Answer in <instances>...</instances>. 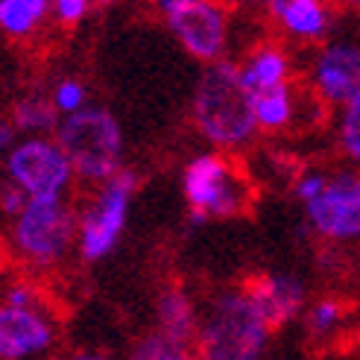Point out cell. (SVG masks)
<instances>
[{"label":"cell","instance_id":"2","mask_svg":"<svg viewBox=\"0 0 360 360\" xmlns=\"http://www.w3.org/2000/svg\"><path fill=\"white\" fill-rule=\"evenodd\" d=\"M269 331L246 290H223L200 322L196 346L202 360H261Z\"/></svg>","mask_w":360,"mask_h":360},{"label":"cell","instance_id":"1","mask_svg":"<svg viewBox=\"0 0 360 360\" xmlns=\"http://www.w3.org/2000/svg\"><path fill=\"white\" fill-rule=\"evenodd\" d=\"M191 115L196 132L214 147L235 150L255 138V97L246 88L238 62L223 56L205 65L193 91Z\"/></svg>","mask_w":360,"mask_h":360},{"label":"cell","instance_id":"33","mask_svg":"<svg viewBox=\"0 0 360 360\" xmlns=\"http://www.w3.org/2000/svg\"><path fill=\"white\" fill-rule=\"evenodd\" d=\"M182 360H193V357H188V354H185V357H182Z\"/></svg>","mask_w":360,"mask_h":360},{"label":"cell","instance_id":"30","mask_svg":"<svg viewBox=\"0 0 360 360\" xmlns=\"http://www.w3.org/2000/svg\"><path fill=\"white\" fill-rule=\"evenodd\" d=\"M74 360H109V357L100 354V352H79Z\"/></svg>","mask_w":360,"mask_h":360},{"label":"cell","instance_id":"23","mask_svg":"<svg viewBox=\"0 0 360 360\" xmlns=\"http://www.w3.org/2000/svg\"><path fill=\"white\" fill-rule=\"evenodd\" d=\"M94 0H56L53 4V15L62 27H77L85 21V15L91 12Z\"/></svg>","mask_w":360,"mask_h":360},{"label":"cell","instance_id":"24","mask_svg":"<svg viewBox=\"0 0 360 360\" xmlns=\"http://www.w3.org/2000/svg\"><path fill=\"white\" fill-rule=\"evenodd\" d=\"M27 202H30V193L21 185H15L12 179L6 185H0V211H4L6 217H18Z\"/></svg>","mask_w":360,"mask_h":360},{"label":"cell","instance_id":"7","mask_svg":"<svg viewBox=\"0 0 360 360\" xmlns=\"http://www.w3.org/2000/svg\"><path fill=\"white\" fill-rule=\"evenodd\" d=\"M6 173L30 196H62L74 179V165L56 138L30 135L9 147Z\"/></svg>","mask_w":360,"mask_h":360},{"label":"cell","instance_id":"18","mask_svg":"<svg viewBox=\"0 0 360 360\" xmlns=\"http://www.w3.org/2000/svg\"><path fill=\"white\" fill-rule=\"evenodd\" d=\"M252 97H255L258 129L278 132V129H287V126L293 123L296 97H293L290 82H287V85H276V88H266V91H258V94H252Z\"/></svg>","mask_w":360,"mask_h":360},{"label":"cell","instance_id":"34","mask_svg":"<svg viewBox=\"0 0 360 360\" xmlns=\"http://www.w3.org/2000/svg\"><path fill=\"white\" fill-rule=\"evenodd\" d=\"M53 4H56V0H53Z\"/></svg>","mask_w":360,"mask_h":360},{"label":"cell","instance_id":"17","mask_svg":"<svg viewBox=\"0 0 360 360\" xmlns=\"http://www.w3.org/2000/svg\"><path fill=\"white\" fill-rule=\"evenodd\" d=\"M12 126L18 132H27V135H47V132H56V126L62 120L59 109L53 105L50 97L44 94H27L12 105Z\"/></svg>","mask_w":360,"mask_h":360},{"label":"cell","instance_id":"16","mask_svg":"<svg viewBox=\"0 0 360 360\" xmlns=\"http://www.w3.org/2000/svg\"><path fill=\"white\" fill-rule=\"evenodd\" d=\"M53 12V0H0V32L12 41H27Z\"/></svg>","mask_w":360,"mask_h":360},{"label":"cell","instance_id":"4","mask_svg":"<svg viewBox=\"0 0 360 360\" xmlns=\"http://www.w3.org/2000/svg\"><path fill=\"white\" fill-rule=\"evenodd\" d=\"M74 214L62 196H30L24 211L15 217V249L32 264H56L74 243Z\"/></svg>","mask_w":360,"mask_h":360},{"label":"cell","instance_id":"11","mask_svg":"<svg viewBox=\"0 0 360 360\" xmlns=\"http://www.w3.org/2000/svg\"><path fill=\"white\" fill-rule=\"evenodd\" d=\"M53 343V326L39 308H15L0 302V360H24L41 354Z\"/></svg>","mask_w":360,"mask_h":360},{"label":"cell","instance_id":"28","mask_svg":"<svg viewBox=\"0 0 360 360\" xmlns=\"http://www.w3.org/2000/svg\"><path fill=\"white\" fill-rule=\"evenodd\" d=\"M229 6H238V9H269L273 0H226Z\"/></svg>","mask_w":360,"mask_h":360},{"label":"cell","instance_id":"26","mask_svg":"<svg viewBox=\"0 0 360 360\" xmlns=\"http://www.w3.org/2000/svg\"><path fill=\"white\" fill-rule=\"evenodd\" d=\"M326 173H316V170H311V173H304L299 182H296V196L302 202H308L311 196H316L319 191H322V185H326Z\"/></svg>","mask_w":360,"mask_h":360},{"label":"cell","instance_id":"9","mask_svg":"<svg viewBox=\"0 0 360 360\" xmlns=\"http://www.w3.org/2000/svg\"><path fill=\"white\" fill-rule=\"evenodd\" d=\"M302 205L319 238L360 240V173L343 170L328 176L322 191Z\"/></svg>","mask_w":360,"mask_h":360},{"label":"cell","instance_id":"22","mask_svg":"<svg viewBox=\"0 0 360 360\" xmlns=\"http://www.w3.org/2000/svg\"><path fill=\"white\" fill-rule=\"evenodd\" d=\"M343 316H346V308L337 299H322L308 314V328H314V334H331L343 322Z\"/></svg>","mask_w":360,"mask_h":360},{"label":"cell","instance_id":"15","mask_svg":"<svg viewBox=\"0 0 360 360\" xmlns=\"http://www.w3.org/2000/svg\"><path fill=\"white\" fill-rule=\"evenodd\" d=\"M155 311H158V331H165L167 337H173L176 343H182V346L196 340L200 322H196L193 304L182 287H165L158 296Z\"/></svg>","mask_w":360,"mask_h":360},{"label":"cell","instance_id":"21","mask_svg":"<svg viewBox=\"0 0 360 360\" xmlns=\"http://www.w3.org/2000/svg\"><path fill=\"white\" fill-rule=\"evenodd\" d=\"M50 100L59 109L62 117L65 115H74V112L82 109V105H88V88L79 79H59L56 85H53Z\"/></svg>","mask_w":360,"mask_h":360},{"label":"cell","instance_id":"31","mask_svg":"<svg viewBox=\"0 0 360 360\" xmlns=\"http://www.w3.org/2000/svg\"><path fill=\"white\" fill-rule=\"evenodd\" d=\"M334 6H343V9H360V0H331Z\"/></svg>","mask_w":360,"mask_h":360},{"label":"cell","instance_id":"3","mask_svg":"<svg viewBox=\"0 0 360 360\" xmlns=\"http://www.w3.org/2000/svg\"><path fill=\"white\" fill-rule=\"evenodd\" d=\"M53 135L68 153L74 173L88 182L103 185L120 170L123 129L117 117L103 105H82L79 112L65 115Z\"/></svg>","mask_w":360,"mask_h":360},{"label":"cell","instance_id":"19","mask_svg":"<svg viewBox=\"0 0 360 360\" xmlns=\"http://www.w3.org/2000/svg\"><path fill=\"white\" fill-rule=\"evenodd\" d=\"M185 354H188V346L176 343L165 331H153L138 340L129 360H182Z\"/></svg>","mask_w":360,"mask_h":360},{"label":"cell","instance_id":"25","mask_svg":"<svg viewBox=\"0 0 360 360\" xmlns=\"http://www.w3.org/2000/svg\"><path fill=\"white\" fill-rule=\"evenodd\" d=\"M4 302L15 304V308H39V290H35L32 284H12Z\"/></svg>","mask_w":360,"mask_h":360},{"label":"cell","instance_id":"14","mask_svg":"<svg viewBox=\"0 0 360 360\" xmlns=\"http://www.w3.org/2000/svg\"><path fill=\"white\" fill-rule=\"evenodd\" d=\"M240 77L252 94L290 82V56L278 44H258L240 62Z\"/></svg>","mask_w":360,"mask_h":360},{"label":"cell","instance_id":"10","mask_svg":"<svg viewBox=\"0 0 360 360\" xmlns=\"http://www.w3.org/2000/svg\"><path fill=\"white\" fill-rule=\"evenodd\" d=\"M311 85L322 103L343 105L360 91V44L328 41L322 44L311 65Z\"/></svg>","mask_w":360,"mask_h":360},{"label":"cell","instance_id":"12","mask_svg":"<svg viewBox=\"0 0 360 360\" xmlns=\"http://www.w3.org/2000/svg\"><path fill=\"white\" fill-rule=\"evenodd\" d=\"M243 290L249 293V299L255 302V308L261 311V316L266 319L269 328H281L284 322H290L304 304V287L299 278L293 276H255Z\"/></svg>","mask_w":360,"mask_h":360},{"label":"cell","instance_id":"27","mask_svg":"<svg viewBox=\"0 0 360 360\" xmlns=\"http://www.w3.org/2000/svg\"><path fill=\"white\" fill-rule=\"evenodd\" d=\"M15 126H12V120H4V117H0V155H4V153H9V147H12V143H15Z\"/></svg>","mask_w":360,"mask_h":360},{"label":"cell","instance_id":"6","mask_svg":"<svg viewBox=\"0 0 360 360\" xmlns=\"http://www.w3.org/2000/svg\"><path fill=\"white\" fill-rule=\"evenodd\" d=\"M135 188H138V176L123 167L103 182L97 200L82 214L79 223V252L85 261H100L117 246L126 220H129Z\"/></svg>","mask_w":360,"mask_h":360},{"label":"cell","instance_id":"29","mask_svg":"<svg viewBox=\"0 0 360 360\" xmlns=\"http://www.w3.org/2000/svg\"><path fill=\"white\" fill-rule=\"evenodd\" d=\"M179 4H188V0H153V6L165 15L167 9H173V6H179Z\"/></svg>","mask_w":360,"mask_h":360},{"label":"cell","instance_id":"8","mask_svg":"<svg viewBox=\"0 0 360 360\" xmlns=\"http://www.w3.org/2000/svg\"><path fill=\"white\" fill-rule=\"evenodd\" d=\"M165 24L173 39L200 62H217L229 47V6L226 0H188L167 9Z\"/></svg>","mask_w":360,"mask_h":360},{"label":"cell","instance_id":"32","mask_svg":"<svg viewBox=\"0 0 360 360\" xmlns=\"http://www.w3.org/2000/svg\"><path fill=\"white\" fill-rule=\"evenodd\" d=\"M97 6H112V4H117V0H94Z\"/></svg>","mask_w":360,"mask_h":360},{"label":"cell","instance_id":"5","mask_svg":"<svg viewBox=\"0 0 360 360\" xmlns=\"http://www.w3.org/2000/svg\"><path fill=\"white\" fill-rule=\"evenodd\" d=\"M182 191L193 214L202 217H238L246 205V185L231 167V161L220 153H202L188 161L182 176Z\"/></svg>","mask_w":360,"mask_h":360},{"label":"cell","instance_id":"13","mask_svg":"<svg viewBox=\"0 0 360 360\" xmlns=\"http://www.w3.org/2000/svg\"><path fill=\"white\" fill-rule=\"evenodd\" d=\"M331 0H273L269 18L293 41H322L334 27Z\"/></svg>","mask_w":360,"mask_h":360},{"label":"cell","instance_id":"20","mask_svg":"<svg viewBox=\"0 0 360 360\" xmlns=\"http://www.w3.org/2000/svg\"><path fill=\"white\" fill-rule=\"evenodd\" d=\"M340 147L343 153L360 165V91L343 103V115H340Z\"/></svg>","mask_w":360,"mask_h":360}]
</instances>
